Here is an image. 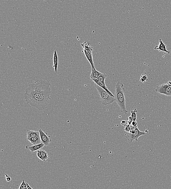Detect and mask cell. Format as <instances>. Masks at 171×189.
I'll list each match as a JSON object with an SVG mask.
<instances>
[{
    "label": "cell",
    "mask_w": 171,
    "mask_h": 189,
    "mask_svg": "<svg viewBox=\"0 0 171 189\" xmlns=\"http://www.w3.org/2000/svg\"><path fill=\"white\" fill-rule=\"evenodd\" d=\"M41 154L42 158V160L43 161H45L46 160H47L49 156L48 155V153L46 151L43 150H41Z\"/></svg>",
    "instance_id": "2e32d148"
},
{
    "label": "cell",
    "mask_w": 171,
    "mask_h": 189,
    "mask_svg": "<svg viewBox=\"0 0 171 189\" xmlns=\"http://www.w3.org/2000/svg\"><path fill=\"white\" fill-rule=\"evenodd\" d=\"M19 189H28V186L27 184L25 182V180H23V182L21 184Z\"/></svg>",
    "instance_id": "ffe728a7"
},
{
    "label": "cell",
    "mask_w": 171,
    "mask_h": 189,
    "mask_svg": "<svg viewBox=\"0 0 171 189\" xmlns=\"http://www.w3.org/2000/svg\"><path fill=\"white\" fill-rule=\"evenodd\" d=\"M95 86L98 91L102 104L105 106L110 105L116 101L115 97L111 96L103 88L95 83Z\"/></svg>",
    "instance_id": "3957f363"
},
{
    "label": "cell",
    "mask_w": 171,
    "mask_h": 189,
    "mask_svg": "<svg viewBox=\"0 0 171 189\" xmlns=\"http://www.w3.org/2000/svg\"><path fill=\"white\" fill-rule=\"evenodd\" d=\"M138 112V110L136 109H135L134 110L131 111V116L133 120L136 121V113Z\"/></svg>",
    "instance_id": "d6986e66"
},
{
    "label": "cell",
    "mask_w": 171,
    "mask_h": 189,
    "mask_svg": "<svg viewBox=\"0 0 171 189\" xmlns=\"http://www.w3.org/2000/svg\"><path fill=\"white\" fill-rule=\"evenodd\" d=\"M50 83L47 80H37L30 84L26 89L25 98L27 104H29L38 110H45L50 100L51 94Z\"/></svg>",
    "instance_id": "6da1fadb"
},
{
    "label": "cell",
    "mask_w": 171,
    "mask_h": 189,
    "mask_svg": "<svg viewBox=\"0 0 171 189\" xmlns=\"http://www.w3.org/2000/svg\"><path fill=\"white\" fill-rule=\"evenodd\" d=\"M140 80L143 83H145L148 80V79L147 75H146V74H143L141 75Z\"/></svg>",
    "instance_id": "ac0fdd59"
},
{
    "label": "cell",
    "mask_w": 171,
    "mask_h": 189,
    "mask_svg": "<svg viewBox=\"0 0 171 189\" xmlns=\"http://www.w3.org/2000/svg\"><path fill=\"white\" fill-rule=\"evenodd\" d=\"M84 54L86 57L87 58L88 61L90 63L91 66L92 68L95 67L94 64L93 60V55H92V51H88L84 50Z\"/></svg>",
    "instance_id": "ba28073f"
},
{
    "label": "cell",
    "mask_w": 171,
    "mask_h": 189,
    "mask_svg": "<svg viewBox=\"0 0 171 189\" xmlns=\"http://www.w3.org/2000/svg\"><path fill=\"white\" fill-rule=\"evenodd\" d=\"M127 121L123 120L121 122V124L122 126H126L127 125Z\"/></svg>",
    "instance_id": "cb8c5ba5"
},
{
    "label": "cell",
    "mask_w": 171,
    "mask_h": 189,
    "mask_svg": "<svg viewBox=\"0 0 171 189\" xmlns=\"http://www.w3.org/2000/svg\"><path fill=\"white\" fill-rule=\"evenodd\" d=\"M37 156L38 157L42 160V158L41 150H37Z\"/></svg>",
    "instance_id": "7402d4cb"
},
{
    "label": "cell",
    "mask_w": 171,
    "mask_h": 189,
    "mask_svg": "<svg viewBox=\"0 0 171 189\" xmlns=\"http://www.w3.org/2000/svg\"><path fill=\"white\" fill-rule=\"evenodd\" d=\"M125 128L124 130H125L127 132H130L131 131L130 127V125L127 124L125 126Z\"/></svg>",
    "instance_id": "44dd1931"
},
{
    "label": "cell",
    "mask_w": 171,
    "mask_h": 189,
    "mask_svg": "<svg viewBox=\"0 0 171 189\" xmlns=\"http://www.w3.org/2000/svg\"><path fill=\"white\" fill-rule=\"evenodd\" d=\"M135 132L132 134L129 132H127L125 134V136L127 140L130 142H132L134 140L138 141V138L140 136L145 135L146 133L140 131L137 127V126L135 127Z\"/></svg>",
    "instance_id": "5b68a950"
},
{
    "label": "cell",
    "mask_w": 171,
    "mask_h": 189,
    "mask_svg": "<svg viewBox=\"0 0 171 189\" xmlns=\"http://www.w3.org/2000/svg\"><path fill=\"white\" fill-rule=\"evenodd\" d=\"M156 92L160 94H164L167 96H171V82L162 84L157 86L155 89Z\"/></svg>",
    "instance_id": "277c9868"
},
{
    "label": "cell",
    "mask_w": 171,
    "mask_h": 189,
    "mask_svg": "<svg viewBox=\"0 0 171 189\" xmlns=\"http://www.w3.org/2000/svg\"><path fill=\"white\" fill-rule=\"evenodd\" d=\"M102 74V73L97 71L95 67L92 68V72L91 75L90 76V78L92 80L97 79L100 75Z\"/></svg>",
    "instance_id": "7c38bea8"
},
{
    "label": "cell",
    "mask_w": 171,
    "mask_h": 189,
    "mask_svg": "<svg viewBox=\"0 0 171 189\" xmlns=\"http://www.w3.org/2000/svg\"><path fill=\"white\" fill-rule=\"evenodd\" d=\"M93 80V81L95 83L97 84L100 87H101V88H102L105 91H106L111 96L115 97L114 95L112 94L110 91H109V90L108 89L107 87L106 86V85L105 84H104V83H102L101 82H100V81L99 80H98L97 79H93V80Z\"/></svg>",
    "instance_id": "9c48e42d"
},
{
    "label": "cell",
    "mask_w": 171,
    "mask_h": 189,
    "mask_svg": "<svg viewBox=\"0 0 171 189\" xmlns=\"http://www.w3.org/2000/svg\"><path fill=\"white\" fill-rule=\"evenodd\" d=\"M26 184H27V186H28V189H33L30 187V186L29 185V184L28 183H26Z\"/></svg>",
    "instance_id": "484cf974"
},
{
    "label": "cell",
    "mask_w": 171,
    "mask_h": 189,
    "mask_svg": "<svg viewBox=\"0 0 171 189\" xmlns=\"http://www.w3.org/2000/svg\"><path fill=\"white\" fill-rule=\"evenodd\" d=\"M107 77V75L106 74L102 73V74L100 75L97 79L99 80L102 83L106 84H105V80H106Z\"/></svg>",
    "instance_id": "e0dca14e"
},
{
    "label": "cell",
    "mask_w": 171,
    "mask_h": 189,
    "mask_svg": "<svg viewBox=\"0 0 171 189\" xmlns=\"http://www.w3.org/2000/svg\"><path fill=\"white\" fill-rule=\"evenodd\" d=\"M125 90L123 84L118 82L116 86L115 92L116 102L119 106L121 112L124 114H127L128 111L126 106Z\"/></svg>",
    "instance_id": "7a4b0ae2"
},
{
    "label": "cell",
    "mask_w": 171,
    "mask_h": 189,
    "mask_svg": "<svg viewBox=\"0 0 171 189\" xmlns=\"http://www.w3.org/2000/svg\"></svg>",
    "instance_id": "4316f807"
},
{
    "label": "cell",
    "mask_w": 171,
    "mask_h": 189,
    "mask_svg": "<svg viewBox=\"0 0 171 189\" xmlns=\"http://www.w3.org/2000/svg\"><path fill=\"white\" fill-rule=\"evenodd\" d=\"M40 136V133L39 131H34V130H28L27 132V138H31L34 137Z\"/></svg>",
    "instance_id": "4fadbf2b"
},
{
    "label": "cell",
    "mask_w": 171,
    "mask_h": 189,
    "mask_svg": "<svg viewBox=\"0 0 171 189\" xmlns=\"http://www.w3.org/2000/svg\"><path fill=\"white\" fill-rule=\"evenodd\" d=\"M82 47L84 48V50L88 51H94L93 47H91L90 44L87 43L86 42L81 44Z\"/></svg>",
    "instance_id": "9a60e30c"
},
{
    "label": "cell",
    "mask_w": 171,
    "mask_h": 189,
    "mask_svg": "<svg viewBox=\"0 0 171 189\" xmlns=\"http://www.w3.org/2000/svg\"><path fill=\"white\" fill-rule=\"evenodd\" d=\"M53 58V67H54V69H55V72H56V73H57V71L58 65V58L57 51H56V50L54 51Z\"/></svg>",
    "instance_id": "5bb4252c"
},
{
    "label": "cell",
    "mask_w": 171,
    "mask_h": 189,
    "mask_svg": "<svg viewBox=\"0 0 171 189\" xmlns=\"http://www.w3.org/2000/svg\"><path fill=\"white\" fill-rule=\"evenodd\" d=\"M39 131L40 132V137L42 143H43L45 146L49 145L52 140L51 136H49L48 134L44 132L41 129H40Z\"/></svg>",
    "instance_id": "8992f818"
},
{
    "label": "cell",
    "mask_w": 171,
    "mask_h": 189,
    "mask_svg": "<svg viewBox=\"0 0 171 189\" xmlns=\"http://www.w3.org/2000/svg\"><path fill=\"white\" fill-rule=\"evenodd\" d=\"M28 140L31 143H32L34 145L39 144L42 142L41 140L40 136L34 137L28 139Z\"/></svg>",
    "instance_id": "8fae6325"
},
{
    "label": "cell",
    "mask_w": 171,
    "mask_h": 189,
    "mask_svg": "<svg viewBox=\"0 0 171 189\" xmlns=\"http://www.w3.org/2000/svg\"><path fill=\"white\" fill-rule=\"evenodd\" d=\"M6 180H7V181L8 182L10 181L11 180V178L8 176V177L6 178Z\"/></svg>",
    "instance_id": "d4e9b609"
},
{
    "label": "cell",
    "mask_w": 171,
    "mask_h": 189,
    "mask_svg": "<svg viewBox=\"0 0 171 189\" xmlns=\"http://www.w3.org/2000/svg\"><path fill=\"white\" fill-rule=\"evenodd\" d=\"M130 125L132 126H134V127H135V126H137V123L136 122V121L133 120L131 122Z\"/></svg>",
    "instance_id": "603a6c76"
},
{
    "label": "cell",
    "mask_w": 171,
    "mask_h": 189,
    "mask_svg": "<svg viewBox=\"0 0 171 189\" xmlns=\"http://www.w3.org/2000/svg\"><path fill=\"white\" fill-rule=\"evenodd\" d=\"M44 146H45V145L42 142L41 144L31 146H26L28 147V148H26L29 149L30 150V151L32 152H34L36 150H38L42 148Z\"/></svg>",
    "instance_id": "30bf717a"
},
{
    "label": "cell",
    "mask_w": 171,
    "mask_h": 189,
    "mask_svg": "<svg viewBox=\"0 0 171 189\" xmlns=\"http://www.w3.org/2000/svg\"><path fill=\"white\" fill-rule=\"evenodd\" d=\"M154 49L155 50H158L159 51H164V52L167 53L168 54H170V51H168L167 50L166 45L164 44L162 40H161V39H159V45L158 46H155Z\"/></svg>",
    "instance_id": "52a82bcc"
}]
</instances>
